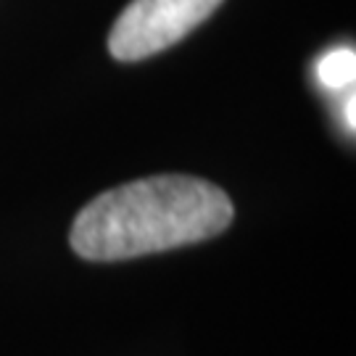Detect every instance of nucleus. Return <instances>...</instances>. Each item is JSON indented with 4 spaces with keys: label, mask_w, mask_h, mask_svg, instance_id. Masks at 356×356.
Masks as SVG:
<instances>
[{
    "label": "nucleus",
    "mask_w": 356,
    "mask_h": 356,
    "mask_svg": "<svg viewBox=\"0 0 356 356\" xmlns=\"http://www.w3.org/2000/svg\"><path fill=\"white\" fill-rule=\"evenodd\" d=\"M232 201L201 177L161 175L92 198L72 225V248L88 261H122L191 245L225 232Z\"/></svg>",
    "instance_id": "1"
},
{
    "label": "nucleus",
    "mask_w": 356,
    "mask_h": 356,
    "mask_svg": "<svg viewBox=\"0 0 356 356\" xmlns=\"http://www.w3.org/2000/svg\"><path fill=\"white\" fill-rule=\"evenodd\" d=\"M222 0H132L111 26L116 61H143L166 51L219 8Z\"/></svg>",
    "instance_id": "2"
},
{
    "label": "nucleus",
    "mask_w": 356,
    "mask_h": 356,
    "mask_svg": "<svg viewBox=\"0 0 356 356\" xmlns=\"http://www.w3.org/2000/svg\"><path fill=\"white\" fill-rule=\"evenodd\" d=\"M317 79L319 85L330 92H346L354 88L356 79V53L351 45L332 48L317 61Z\"/></svg>",
    "instance_id": "3"
},
{
    "label": "nucleus",
    "mask_w": 356,
    "mask_h": 356,
    "mask_svg": "<svg viewBox=\"0 0 356 356\" xmlns=\"http://www.w3.org/2000/svg\"><path fill=\"white\" fill-rule=\"evenodd\" d=\"M354 103H356V98H354V90H351V92H348V101L343 103V122L348 124V129H351V132H354V127H356Z\"/></svg>",
    "instance_id": "4"
}]
</instances>
